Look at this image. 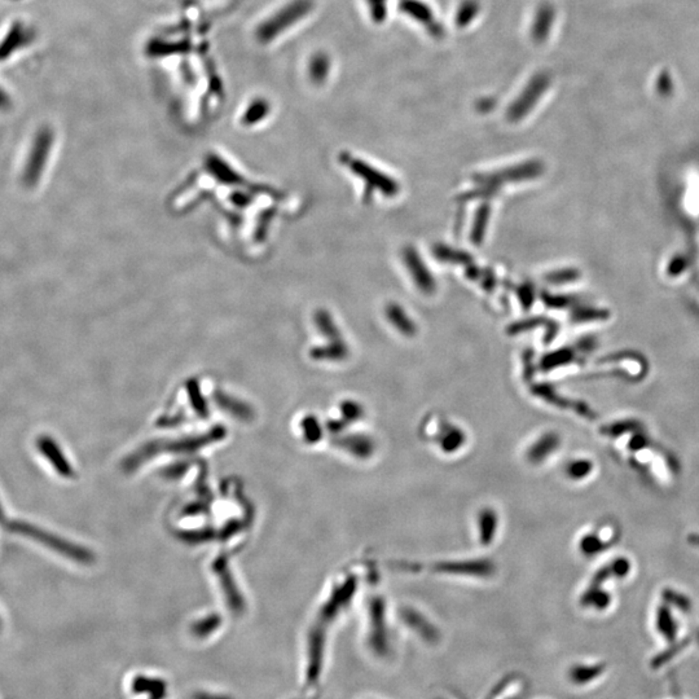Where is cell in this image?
I'll return each instance as SVG.
<instances>
[{
	"instance_id": "obj_1",
	"label": "cell",
	"mask_w": 699,
	"mask_h": 699,
	"mask_svg": "<svg viewBox=\"0 0 699 699\" xmlns=\"http://www.w3.org/2000/svg\"><path fill=\"white\" fill-rule=\"evenodd\" d=\"M7 530L22 535V536H28L30 539L48 547L52 551H57L60 554L69 557L71 560L79 562V563H91L94 561V556L91 551H86L85 548L74 545L71 542H65L59 536L44 531L31 523L13 521V522L8 523Z\"/></svg>"
},
{
	"instance_id": "obj_2",
	"label": "cell",
	"mask_w": 699,
	"mask_h": 699,
	"mask_svg": "<svg viewBox=\"0 0 699 699\" xmlns=\"http://www.w3.org/2000/svg\"><path fill=\"white\" fill-rule=\"evenodd\" d=\"M52 143L53 132L48 127L42 128L33 143L29 159L22 174V183L25 187H35L39 183L42 172L46 168V162L52 148Z\"/></svg>"
},
{
	"instance_id": "obj_3",
	"label": "cell",
	"mask_w": 699,
	"mask_h": 699,
	"mask_svg": "<svg viewBox=\"0 0 699 699\" xmlns=\"http://www.w3.org/2000/svg\"><path fill=\"white\" fill-rule=\"evenodd\" d=\"M307 10H308V3L305 0L290 4L286 10H283V12H280L271 20H268V22L262 25V28L259 29V33H258L259 38L266 40V42L276 38L280 33H283L281 30L286 29L290 25H293L296 20L305 15Z\"/></svg>"
},
{
	"instance_id": "obj_4",
	"label": "cell",
	"mask_w": 699,
	"mask_h": 699,
	"mask_svg": "<svg viewBox=\"0 0 699 699\" xmlns=\"http://www.w3.org/2000/svg\"><path fill=\"white\" fill-rule=\"evenodd\" d=\"M38 450L42 454L52 463V466L56 469L57 473L61 474L65 478L73 477V469L70 466L69 461L65 459L64 453L61 452L59 445L50 436H40L37 442Z\"/></svg>"
},
{
	"instance_id": "obj_5",
	"label": "cell",
	"mask_w": 699,
	"mask_h": 699,
	"mask_svg": "<svg viewBox=\"0 0 699 699\" xmlns=\"http://www.w3.org/2000/svg\"><path fill=\"white\" fill-rule=\"evenodd\" d=\"M630 562L624 557H619L596 574V576L593 579V587H599L603 581H606L610 578H617V579L624 578L630 574Z\"/></svg>"
},
{
	"instance_id": "obj_6",
	"label": "cell",
	"mask_w": 699,
	"mask_h": 699,
	"mask_svg": "<svg viewBox=\"0 0 699 699\" xmlns=\"http://www.w3.org/2000/svg\"><path fill=\"white\" fill-rule=\"evenodd\" d=\"M657 628L669 640H673L676 637L678 624H676L675 619L672 618L669 606H662V608H660L658 614H657Z\"/></svg>"
},
{
	"instance_id": "obj_7",
	"label": "cell",
	"mask_w": 699,
	"mask_h": 699,
	"mask_svg": "<svg viewBox=\"0 0 699 699\" xmlns=\"http://www.w3.org/2000/svg\"><path fill=\"white\" fill-rule=\"evenodd\" d=\"M25 40H28V33H25V30L22 29L20 25H16L13 29L10 30L7 40H4L6 43L0 46V59L4 56H8L10 51L20 47L21 44L25 43Z\"/></svg>"
},
{
	"instance_id": "obj_8",
	"label": "cell",
	"mask_w": 699,
	"mask_h": 699,
	"mask_svg": "<svg viewBox=\"0 0 699 699\" xmlns=\"http://www.w3.org/2000/svg\"><path fill=\"white\" fill-rule=\"evenodd\" d=\"M640 430L641 424L639 421H636V420H623V421H618L615 424L605 426L601 432L605 434V435H609V436H619V435H623V434L636 433V432H640Z\"/></svg>"
},
{
	"instance_id": "obj_9",
	"label": "cell",
	"mask_w": 699,
	"mask_h": 699,
	"mask_svg": "<svg viewBox=\"0 0 699 699\" xmlns=\"http://www.w3.org/2000/svg\"><path fill=\"white\" fill-rule=\"evenodd\" d=\"M663 599L667 602V603H671L676 608H679L680 610L685 611L688 612L690 611V608H691V602H690L688 597H685L684 594L681 593H678V592L673 591V590H664L663 591Z\"/></svg>"
},
{
	"instance_id": "obj_10",
	"label": "cell",
	"mask_w": 699,
	"mask_h": 699,
	"mask_svg": "<svg viewBox=\"0 0 699 699\" xmlns=\"http://www.w3.org/2000/svg\"><path fill=\"white\" fill-rule=\"evenodd\" d=\"M587 600V603L590 605H593L599 609H603V608H608L609 603H610V596L606 593V592H602L601 590H596L593 588L590 591V593L587 594L585 597Z\"/></svg>"
},
{
	"instance_id": "obj_11",
	"label": "cell",
	"mask_w": 699,
	"mask_h": 699,
	"mask_svg": "<svg viewBox=\"0 0 699 699\" xmlns=\"http://www.w3.org/2000/svg\"><path fill=\"white\" fill-rule=\"evenodd\" d=\"M650 438L648 435L641 433L640 432H636L635 435L632 436V439L628 443V447L632 451H640V450H644L646 447H649Z\"/></svg>"
},
{
	"instance_id": "obj_12",
	"label": "cell",
	"mask_w": 699,
	"mask_h": 699,
	"mask_svg": "<svg viewBox=\"0 0 699 699\" xmlns=\"http://www.w3.org/2000/svg\"><path fill=\"white\" fill-rule=\"evenodd\" d=\"M602 548H605V544L601 542L600 538L597 536H588L584 539L583 542V551L585 553H590V554H594V553H599V551H602Z\"/></svg>"
},
{
	"instance_id": "obj_13",
	"label": "cell",
	"mask_w": 699,
	"mask_h": 699,
	"mask_svg": "<svg viewBox=\"0 0 699 699\" xmlns=\"http://www.w3.org/2000/svg\"><path fill=\"white\" fill-rule=\"evenodd\" d=\"M592 463L588 461H581V463H574L572 466V474L576 478H581L583 475L591 472Z\"/></svg>"
},
{
	"instance_id": "obj_14",
	"label": "cell",
	"mask_w": 699,
	"mask_h": 699,
	"mask_svg": "<svg viewBox=\"0 0 699 699\" xmlns=\"http://www.w3.org/2000/svg\"><path fill=\"white\" fill-rule=\"evenodd\" d=\"M671 86L672 85H671L670 77L669 76L664 74V76L660 77V79H658V89H660V94L670 92Z\"/></svg>"
},
{
	"instance_id": "obj_15",
	"label": "cell",
	"mask_w": 699,
	"mask_h": 699,
	"mask_svg": "<svg viewBox=\"0 0 699 699\" xmlns=\"http://www.w3.org/2000/svg\"><path fill=\"white\" fill-rule=\"evenodd\" d=\"M688 542L691 544L693 547L699 548V533H690L688 536Z\"/></svg>"
},
{
	"instance_id": "obj_16",
	"label": "cell",
	"mask_w": 699,
	"mask_h": 699,
	"mask_svg": "<svg viewBox=\"0 0 699 699\" xmlns=\"http://www.w3.org/2000/svg\"><path fill=\"white\" fill-rule=\"evenodd\" d=\"M4 522H6V514L3 512V508H1V505H0V523Z\"/></svg>"
},
{
	"instance_id": "obj_17",
	"label": "cell",
	"mask_w": 699,
	"mask_h": 699,
	"mask_svg": "<svg viewBox=\"0 0 699 699\" xmlns=\"http://www.w3.org/2000/svg\"><path fill=\"white\" fill-rule=\"evenodd\" d=\"M698 641H699V633H698Z\"/></svg>"
}]
</instances>
